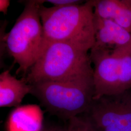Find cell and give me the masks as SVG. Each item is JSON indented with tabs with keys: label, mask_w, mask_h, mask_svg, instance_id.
Wrapping results in <instances>:
<instances>
[{
	"label": "cell",
	"mask_w": 131,
	"mask_h": 131,
	"mask_svg": "<svg viewBox=\"0 0 131 131\" xmlns=\"http://www.w3.org/2000/svg\"><path fill=\"white\" fill-rule=\"evenodd\" d=\"M39 15L45 42H65L89 52L95 42L92 0L84 4L45 7Z\"/></svg>",
	"instance_id": "6da1fadb"
},
{
	"label": "cell",
	"mask_w": 131,
	"mask_h": 131,
	"mask_svg": "<svg viewBox=\"0 0 131 131\" xmlns=\"http://www.w3.org/2000/svg\"><path fill=\"white\" fill-rule=\"evenodd\" d=\"M88 52L70 43L46 42L41 54L23 77L29 84L67 82L93 75Z\"/></svg>",
	"instance_id": "7a4b0ae2"
},
{
	"label": "cell",
	"mask_w": 131,
	"mask_h": 131,
	"mask_svg": "<svg viewBox=\"0 0 131 131\" xmlns=\"http://www.w3.org/2000/svg\"><path fill=\"white\" fill-rule=\"evenodd\" d=\"M24 3L23 11L4 40L8 53L19 65L17 74L21 72L26 76L41 54L46 42L39 15L44 1H25Z\"/></svg>",
	"instance_id": "3957f363"
},
{
	"label": "cell",
	"mask_w": 131,
	"mask_h": 131,
	"mask_svg": "<svg viewBox=\"0 0 131 131\" xmlns=\"http://www.w3.org/2000/svg\"><path fill=\"white\" fill-rule=\"evenodd\" d=\"M31 85V94L43 106L52 114L69 121L87 112L93 100V75L71 81Z\"/></svg>",
	"instance_id": "277c9868"
},
{
	"label": "cell",
	"mask_w": 131,
	"mask_h": 131,
	"mask_svg": "<svg viewBox=\"0 0 131 131\" xmlns=\"http://www.w3.org/2000/svg\"><path fill=\"white\" fill-rule=\"evenodd\" d=\"M84 115L97 131H131V89L93 99Z\"/></svg>",
	"instance_id": "5b68a950"
},
{
	"label": "cell",
	"mask_w": 131,
	"mask_h": 131,
	"mask_svg": "<svg viewBox=\"0 0 131 131\" xmlns=\"http://www.w3.org/2000/svg\"><path fill=\"white\" fill-rule=\"evenodd\" d=\"M130 48L115 50L92 48L90 50L89 57L93 65V99L123 92L121 85L122 56Z\"/></svg>",
	"instance_id": "8992f818"
},
{
	"label": "cell",
	"mask_w": 131,
	"mask_h": 131,
	"mask_svg": "<svg viewBox=\"0 0 131 131\" xmlns=\"http://www.w3.org/2000/svg\"><path fill=\"white\" fill-rule=\"evenodd\" d=\"M94 23L95 42L92 48L115 50L131 46V34L121 26L95 15Z\"/></svg>",
	"instance_id": "52a82bcc"
},
{
	"label": "cell",
	"mask_w": 131,
	"mask_h": 131,
	"mask_svg": "<svg viewBox=\"0 0 131 131\" xmlns=\"http://www.w3.org/2000/svg\"><path fill=\"white\" fill-rule=\"evenodd\" d=\"M32 86L24 78L18 79L6 70L0 75V107H18L24 97L31 93Z\"/></svg>",
	"instance_id": "ba28073f"
},
{
	"label": "cell",
	"mask_w": 131,
	"mask_h": 131,
	"mask_svg": "<svg viewBox=\"0 0 131 131\" xmlns=\"http://www.w3.org/2000/svg\"><path fill=\"white\" fill-rule=\"evenodd\" d=\"M94 15L111 20L131 34V4L129 0H92Z\"/></svg>",
	"instance_id": "9c48e42d"
},
{
	"label": "cell",
	"mask_w": 131,
	"mask_h": 131,
	"mask_svg": "<svg viewBox=\"0 0 131 131\" xmlns=\"http://www.w3.org/2000/svg\"><path fill=\"white\" fill-rule=\"evenodd\" d=\"M43 112L36 104L20 105L11 112L7 122V131H41Z\"/></svg>",
	"instance_id": "30bf717a"
},
{
	"label": "cell",
	"mask_w": 131,
	"mask_h": 131,
	"mask_svg": "<svg viewBox=\"0 0 131 131\" xmlns=\"http://www.w3.org/2000/svg\"><path fill=\"white\" fill-rule=\"evenodd\" d=\"M67 129L69 131H97L84 116L70 119Z\"/></svg>",
	"instance_id": "8fae6325"
},
{
	"label": "cell",
	"mask_w": 131,
	"mask_h": 131,
	"mask_svg": "<svg viewBox=\"0 0 131 131\" xmlns=\"http://www.w3.org/2000/svg\"><path fill=\"white\" fill-rule=\"evenodd\" d=\"M83 1L75 0H49L44 1V2H47L53 5V6L59 7L70 5H78L83 4Z\"/></svg>",
	"instance_id": "7c38bea8"
},
{
	"label": "cell",
	"mask_w": 131,
	"mask_h": 131,
	"mask_svg": "<svg viewBox=\"0 0 131 131\" xmlns=\"http://www.w3.org/2000/svg\"><path fill=\"white\" fill-rule=\"evenodd\" d=\"M10 4L9 0H0V11L5 15L7 14Z\"/></svg>",
	"instance_id": "4fadbf2b"
},
{
	"label": "cell",
	"mask_w": 131,
	"mask_h": 131,
	"mask_svg": "<svg viewBox=\"0 0 131 131\" xmlns=\"http://www.w3.org/2000/svg\"><path fill=\"white\" fill-rule=\"evenodd\" d=\"M57 129L56 128L50 127V128L43 129V130L41 131H57Z\"/></svg>",
	"instance_id": "5bb4252c"
},
{
	"label": "cell",
	"mask_w": 131,
	"mask_h": 131,
	"mask_svg": "<svg viewBox=\"0 0 131 131\" xmlns=\"http://www.w3.org/2000/svg\"><path fill=\"white\" fill-rule=\"evenodd\" d=\"M57 131H69L68 129H57Z\"/></svg>",
	"instance_id": "9a60e30c"
},
{
	"label": "cell",
	"mask_w": 131,
	"mask_h": 131,
	"mask_svg": "<svg viewBox=\"0 0 131 131\" xmlns=\"http://www.w3.org/2000/svg\"><path fill=\"white\" fill-rule=\"evenodd\" d=\"M129 2H130V3H131V0H129Z\"/></svg>",
	"instance_id": "2e32d148"
}]
</instances>
